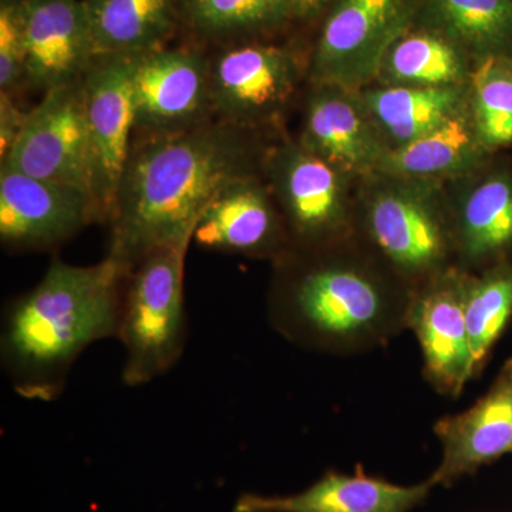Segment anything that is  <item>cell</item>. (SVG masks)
Instances as JSON below:
<instances>
[{
	"label": "cell",
	"instance_id": "1",
	"mask_svg": "<svg viewBox=\"0 0 512 512\" xmlns=\"http://www.w3.org/2000/svg\"><path fill=\"white\" fill-rule=\"evenodd\" d=\"M128 272L110 256L89 266L55 261L32 291L10 303L0 357L19 396L52 402L84 350L117 338Z\"/></svg>",
	"mask_w": 512,
	"mask_h": 512
},
{
	"label": "cell",
	"instance_id": "2",
	"mask_svg": "<svg viewBox=\"0 0 512 512\" xmlns=\"http://www.w3.org/2000/svg\"><path fill=\"white\" fill-rule=\"evenodd\" d=\"M241 146L221 127L178 131L130 156L110 214L109 255L130 271L157 249L192 239L215 195L245 177Z\"/></svg>",
	"mask_w": 512,
	"mask_h": 512
},
{
	"label": "cell",
	"instance_id": "3",
	"mask_svg": "<svg viewBox=\"0 0 512 512\" xmlns=\"http://www.w3.org/2000/svg\"><path fill=\"white\" fill-rule=\"evenodd\" d=\"M285 274L269 301L268 320L293 345L357 355L409 329L414 291H400L365 266L319 259Z\"/></svg>",
	"mask_w": 512,
	"mask_h": 512
},
{
	"label": "cell",
	"instance_id": "4",
	"mask_svg": "<svg viewBox=\"0 0 512 512\" xmlns=\"http://www.w3.org/2000/svg\"><path fill=\"white\" fill-rule=\"evenodd\" d=\"M191 242L157 249L128 272L117 333L126 352L127 386L153 382L183 356L188 335L184 269Z\"/></svg>",
	"mask_w": 512,
	"mask_h": 512
},
{
	"label": "cell",
	"instance_id": "5",
	"mask_svg": "<svg viewBox=\"0 0 512 512\" xmlns=\"http://www.w3.org/2000/svg\"><path fill=\"white\" fill-rule=\"evenodd\" d=\"M2 165L82 192L97 205L80 82L47 90L43 100L26 114L25 124Z\"/></svg>",
	"mask_w": 512,
	"mask_h": 512
},
{
	"label": "cell",
	"instance_id": "6",
	"mask_svg": "<svg viewBox=\"0 0 512 512\" xmlns=\"http://www.w3.org/2000/svg\"><path fill=\"white\" fill-rule=\"evenodd\" d=\"M137 55L100 57L80 82L101 217L110 218L131 156V130L137 126L133 94Z\"/></svg>",
	"mask_w": 512,
	"mask_h": 512
},
{
	"label": "cell",
	"instance_id": "7",
	"mask_svg": "<svg viewBox=\"0 0 512 512\" xmlns=\"http://www.w3.org/2000/svg\"><path fill=\"white\" fill-rule=\"evenodd\" d=\"M467 275L444 271L414 289L409 330L423 353L424 376L434 390L457 399L474 379L466 326Z\"/></svg>",
	"mask_w": 512,
	"mask_h": 512
},
{
	"label": "cell",
	"instance_id": "8",
	"mask_svg": "<svg viewBox=\"0 0 512 512\" xmlns=\"http://www.w3.org/2000/svg\"><path fill=\"white\" fill-rule=\"evenodd\" d=\"M406 22V0H342L323 28L313 76L328 86L366 79Z\"/></svg>",
	"mask_w": 512,
	"mask_h": 512
},
{
	"label": "cell",
	"instance_id": "9",
	"mask_svg": "<svg viewBox=\"0 0 512 512\" xmlns=\"http://www.w3.org/2000/svg\"><path fill=\"white\" fill-rule=\"evenodd\" d=\"M100 212L82 192L2 165L0 239L16 251L53 248L89 225Z\"/></svg>",
	"mask_w": 512,
	"mask_h": 512
},
{
	"label": "cell",
	"instance_id": "10",
	"mask_svg": "<svg viewBox=\"0 0 512 512\" xmlns=\"http://www.w3.org/2000/svg\"><path fill=\"white\" fill-rule=\"evenodd\" d=\"M26 80L47 90L76 83L94 62L87 0H18Z\"/></svg>",
	"mask_w": 512,
	"mask_h": 512
},
{
	"label": "cell",
	"instance_id": "11",
	"mask_svg": "<svg viewBox=\"0 0 512 512\" xmlns=\"http://www.w3.org/2000/svg\"><path fill=\"white\" fill-rule=\"evenodd\" d=\"M434 434L443 447V458L429 478L433 487H450L512 451V357L483 397L466 412L437 421Z\"/></svg>",
	"mask_w": 512,
	"mask_h": 512
},
{
	"label": "cell",
	"instance_id": "12",
	"mask_svg": "<svg viewBox=\"0 0 512 512\" xmlns=\"http://www.w3.org/2000/svg\"><path fill=\"white\" fill-rule=\"evenodd\" d=\"M210 72L204 59L188 50L138 53L133 74L137 126L178 130L211 101Z\"/></svg>",
	"mask_w": 512,
	"mask_h": 512
},
{
	"label": "cell",
	"instance_id": "13",
	"mask_svg": "<svg viewBox=\"0 0 512 512\" xmlns=\"http://www.w3.org/2000/svg\"><path fill=\"white\" fill-rule=\"evenodd\" d=\"M367 234L383 258L406 278L441 274L450 237L424 202L407 194H380L367 211Z\"/></svg>",
	"mask_w": 512,
	"mask_h": 512
},
{
	"label": "cell",
	"instance_id": "14",
	"mask_svg": "<svg viewBox=\"0 0 512 512\" xmlns=\"http://www.w3.org/2000/svg\"><path fill=\"white\" fill-rule=\"evenodd\" d=\"M296 79L295 60L286 50L237 47L222 53L211 69V101L229 120L255 119L284 104Z\"/></svg>",
	"mask_w": 512,
	"mask_h": 512
},
{
	"label": "cell",
	"instance_id": "15",
	"mask_svg": "<svg viewBox=\"0 0 512 512\" xmlns=\"http://www.w3.org/2000/svg\"><path fill=\"white\" fill-rule=\"evenodd\" d=\"M431 488L429 480L404 487L370 477L359 464L353 476L330 470L302 493L242 494L234 512H410L424 503Z\"/></svg>",
	"mask_w": 512,
	"mask_h": 512
},
{
	"label": "cell",
	"instance_id": "16",
	"mask_svg": "<svg viewBox=\"0 0 512 512\" xmlns=\"http://www.w3.org/2000/svg\"><path fill=\"white\" fill-rule=\"evenodd\" d=\"M192 241L215 251L261 255L281 244V232L264 192L241 177L208 204Z\"/></svg>",
	"mask_w": 512,
	"mask_h": 512
},
{
	"label": "cell",
	"instance_id": "17",
	"mask_svg": "<svg viewBox=\"0 0 512 512\" xmlns=\"http://www.w3.org/2000/svg\"><path fill=\"white\" fill-rule=\"evenodd\" d=\"M278 170L289 222L299 241L315 245L339 232L343 204L335 165L303 148L288 151Z\"/></svg>",
	"mask_w": 512,
	"mask_h": 512
},
{
	"label": "cell",
	"instance_id": "18",
	"mask_svg": "<svg viewBox=\"0 0 512 512\" xmlns=\"http://www.w3.org/2000/svg\"><path fill=\"white\" fill-rule=\"evenodd\" d=\"M175 0H87L94 60L157 49L173 26Z\"/></svg>",
	"mask_w": 512,
	"mask_h": 512
},
{
	"label": "cell",
	"instance_id": "19",
	"mask_svg": "<svg viewBox=\"0 0 512 512\" xmlns=\"http://www.w3.org/2000/svg\"><path fill=\"white\" fill-rule=\"evenodd\" d=\"M305 141L306 150L346 170H365L383 158L372 130L355 107L332 93L313 97Z\"/></svg>",
	"mask_w": 512,
	"mask_h": 512
},
{
	"label": "cell",
	"instance_id": "20",
	"mask_svg": "<svg viewBox=\"0 0 512 512\" xmlns=\"http://www.w3.org/2000/svg\"><path fill=\"white\" fill-rule=\"evenodd\" d=\"M457 247L471 264L504 254L512 245V183L495 177L470 194L458 218Z\"/></svg>",
	"mask_w": 512,
	"mask_h": 512
},
{
	"label": "cell",
	"instance_id": "21",
	"mask_svg": "<svg viewBox=\"0 0 512 512\" xmlns=\"http://www.w3.org/2000/svg\"><path fill=\"white\" fill-rule=\"evenodd\" d=\"M366 103L390 136L409 143L456 116L461 96L451 86H403L369 94Z\"/></svg>",
	"mask_w": 512,
	"mask_h": 512
},
{
	"label": "cell",
	"instance_id": "22",
	"mask_svg": "<svg viewBox=\"0 0 512 512\" xmlns=\"http://www.w3.org/2000/svg\"><path fill=\"white\" fill-rule=\"evenodd\" d=\"M512 318V268L498 265L467 279L466 326L474 377L480 376L495 343Z\"/></svg>",
	"mask_w": 512,
	"mask_h": 512
},
{
	"label": "cell",
	"instance_id": "23",
	"mask_svg": "<svg viewBox=\"0 0 512 512\" xmlns=\"http://www.w3.org/2000/svg\"><path fill=\"white\" fill-rule=\"evenodd\" d=\"M476 153V137L466 117L457 113L430 133L404 143L382 158L383 167L396 174L431 175L456 170Z\"/></svg>",
	"mask_w": 512,
	"mask_h": 512
},
{
	"label": "cell",
	"instance_id": "24",
	"mask_svg": "<svg viewBox=\"0 0 512 512\" xmlns=\"http://www.w3.org/2000/svg\"><path fill=\"white\" fill-rule=\"evenodd\" d=\"M454 39L490 55L512 47V0H430Z\"/></svg>",
	"mask_w": 512,
	"mask_h": 512
},
{
	"label": "cell",
	"instance_id": "25",
	"mask_svg": "<svg viewBox=\"0 0 512 512\" xmlns=\"http://www.w3.org/2000/svg\"><path fill=\"white\" fill-rule=\"evenodd\" d=\"M478 140L487 147L512 143V59L490 55L473 74Z\"/></svg>",
	"mask_w": 512,
	"mask_h": 512
},
{
	"label": "cell",
	"instance_id": "26",
	"mask_svg": "<svg viewBox=\"0 0 512 512\" xmlns=\"http://www.w3.org/2000/svg\"><path fill=\"white\" fill-rule=\"evenodd\" d=\"M387 69L399 82L413 86H451L460 80L463 63L450 43L434 35L403 37L389 50Z\"/></svg>",
	"mask_w": 512,
	"mask_h": 512
},
{
	"label": "cell",
	"instance_id": "27",
	"mask_svg": "<svg viewBox=\"0 0 512 512\" xmlns=\"http://www.w3.org/2000/svg\"><path fill=\"white\" fill-rule=\"evenodd\" d=\"M195 28L211 35L271 25L291 10L289 0H180Z\"/></svg>",
	"mask_w": 512,
	"mask_h": 512
},
{
	"label": "cell",
	"instance_id": "28",
	"mask_svg": "<svg viewBox=\"0 0 512 512\" xmlns=\"http://www.w3.org/2000/svg\"><path fill=\"white\" fill-rule=\"evenodd\" d=\"M26 80V42L19 2L3 0L0 6V89L12 92Z\"/></svg>",
	"mask_w": 512,
	"mask_h": 512
},
{
	"label": "cell",
	"instance_id": "29",
	"mask_svg": "<svg viewBox=\"0 0 512 512\" xmlns=\"http://www.w3.org/2000/svg\"><path fill=\"white\" fill-rule=\"evenodd\" d=\"M26 114H23L13 103L9 93H0V157L2 160L18 138L25 124Z\"/></svg>",
	"mask_w": 512,
	"mask_h": 512
},
{
	"label": "cell",
	"instance_id": "30",
	"mask_svg": "<svg viewBox=\"0 0 512 512\" xmlns=\"http://www.w3.org/2000/svg\"><path fill=\"white\" fill-rule=\"evenodd\" d=\"M291 8L301 15H311L325 5L328 0H289Z\"/></svg>",
	"mask_w": 512,
	"mask_h": 512
}]
</instances>
